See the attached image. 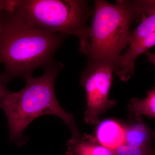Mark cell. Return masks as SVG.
I'll return each instance as SVG.
<instances>
[{"label": "cell", "mask_w": 155, "mask_h": 155, "mask_svg": "<svg viewBox=\"0 0 155 155\" xmlns=\"http://www.w3.org/2000/svg\"><path fill=\"white\" fill-rule=\"evenodd\" d=\"M66 36L31 25L15 0H9L0 25V82L25 80L38 68L51 66Z\"/></svg>", "instance_id": "6da1fadb"}, {"label": "cell", "mask_w": 155, "mask_h": 155, "mask_svg": "<svg viewBox=\"0 0 155 155\" xmlns=\"http://www.w3.org/2000/svg\"><path fill=\"white\" fill-rule=\"evenodd\" d=\"M63 67L61 63H55L44 69V74L40 77L26 78V84L22 89L11 92L0 103V108L8 119L10 141L18 147H22L27 141L23 135L26 127L34 120L44 115H54L62 119L69 127L72 138L81 135L73 114L64 110L56 98L55 80Z\"/></svg>", "instance_id": "7a4b0ae2"}, {"label": "cell", "mask_w": 155, "mask_h": 155, "mask_svg": "<svg viewBox=\"0 0 155 155\" xmlns=\"http://www.w3.org/2000/svg\"><path fill=\"white\" fill-rule=\"evenodd\" d=\"M137 16L133 1H117L112 4L95 1L94 17L90 26L88 61L116 66L123 50L130 44V26Z\"/></svg>", "instance_id": "3957f363"}, {"label": "cell", "mask_w": 155, "mask_h": 155, "mask_svg": "<svg viewBox=\"0 0 155 155\" xmlns=\"http://www.w3.org/2000/svg\"><path fill=\"white\" fill-rule=\"evenodd\" d=\"M27 22L35 27L65 36L74 35L80 42L81 52L88 47L92 11L83 0H15Z\"/></svg>", "instance_id": "277c9868"}, {"label": "cell", "mask_w": 155, "mask_h": 155, "mask_svg": "<svg viewBox=\"0 0 155 155\" xmlns=\"http://www.w3.org/2000/svg\"><path fill=\"white\" fill-rule=\"evenodd\" d=\"M115 69L116 66L112 64L88 61L81 77V84L86 91L84 120L87 124H97L100 116L116 104V101L109 97L112 74Z\"/></svg>", "instance_id": "5b68a950"}, {"label": "cell", "mask_w": 155, "mask_h": 155, "mask_svg": "<svg viewBox=\"0 0 155 155\" xmlns=\"http://www.w3.org/2000/svg\"><path fill=\"white\" fill-rule=\"evenodd\" d=\"M138 15H148L135 30L127 51L122 54L115 72L122 81H126L134 74V62L141 54L155 45V1H135Z\"/></svg>", "instance_id": "8992f818"}, {"label": "cell", "mask_w": 155, "mask_h": 155, "mask_svg": "<svg viewBox=\"0 0 155 155\" xmlns=\"http://www.w3.org/2000/svg\"><path fill=\"white\" fill-rule=\"evenodd\" d=\"M66 155H114L112 150L100 144L96 137L84 134L67 143Z\"/></svg>", "instance_id": "52a82bcc"}, {"label": "cell", "mask_w": 155, "mask_h": 155, "mask_svg": "<svg viewBox=\"0 0 155 155\" xmlns=\"http://www.w3.org/2000/svg\"><path fill=\"white\" fill-rule=\"evenodd\" d=\"M97 140L109 149H115L125 143V131L122 126L113 120H106L100 123L96 131Z\"/></svg>", "instance_id": "ba28073f"}, {"label": "cell", "mask_w": 155, "mask_h": 155, "mask_svg": "<svg viewBox=\"0 0 155 155\" xmlns=\"http://www.w3.org/2000/svg\"><path fill=\"white\" fill-rule=\"evenodd\" d=\"M124 126L125 131V143L127 145L141 148H152V130L142 122Z\"/></svg>", "instance_id": "9c48e42d"}, {"label": "cell", "mask_w": 155, "mask_h": 155, "mask_svg": "<svg viewBox=\"0 0 155 155\" xmlns=\"http://www.w3.org/2000/svg\"><path fill=\"white\" fill-rule=\"evenodd\" d=\"M127 108L137 121H142L143 116L155 118V87L147 93V96L143 99H131Z\"/></svg>", "instance_id": "30bf717a"}, {"label": "cell", "mask_w": 155, "mask_h": 155, "mask_svg": "<svg viewBox=\"0 0 155 155\" xmlns=\"http://www.w3.org/2000/svg\"><path fill=\"white\" fill-rule=\"evenodd\" d=\"M153 150L150 148L134 147L124 144L112 150L114 155H149Z\"/></svg>", "instance_id": "8fae6325"}, {"label": "cell", "mask_w": 155, "mask_h": 155, "mask_svg": "<svg viewBox=\"0 0 155 155\" xmlns=\"http://www.w3.org/2000/svg\"><path fill=\"white\" fill-rule=\"evenodd\" d=\"M11 92L8 89L6 85L0 82V103H2Z\"/></svg>", "instance_id": "7c38bea8"}, {"label": "cell", "mask_w": 155, "mask_h": 155, "mask_svg": "<svg viewBox=\"0 0 155 155\" xmlns=\"http://www.w3.org/2000/svg\"><path fill=\"white\" fill-rule=\"evenodd\" d=\"M147 57V61L152 63L155 66V54L147 51L144 53Z\"/></svg>", "instance_id": "4fadbf2b"}, {"label": "cell", "mask_w": 155, "mask_h": 155, "mask_svg": "<svg viewBox=\"0 0 155 155\" xmlns=\"http://www.w3.org/2000/svg\"><path fill=\"white\" fill-rule=\"evenodd\" d=\"M8 2V0H0V8L6 7Z\"/></svg>", "instance_id": "5bb4252c"}, {"label": "cell", "mask_w": 155, "mask_h": 155, "mask_svg": "<svg viewBox=\"0 0 155 155\" xmlns=\"http://www.w3.org/2000/svg\"><path fill=\"white\" fill-rule=\"evenodd\" d=\"M7 6L5 7H1L0 8V25H1V18H2V12L3 10H4V9H5L6 7H7Z\"/></svg>", "instance_id": "9a60e30c"}, {"label": "cell", "mask_w": 155, "mask_h": 155, "mask_svg": "<svg viewBox=\"0 0 155 155\" xmlns=\"http://www.w3.org/2000/svg\"><path fill=\"white\" fill-rule=\"evenodd\" d=\"M149 155H155V151L154 150H153L150 153V154Z\"/></svg>", "instance_id": "2e32d148"}, {"label": "cell", "mask_w": 155, "mask_h": 155, "mask_svg": "<svg viewBox=\"0 0 155 155\" xmlns=\"http://www.w3.org/2000/svg\"><path fill=\"white\" fill-rule=\"evenodd\" d=\"M152 135L153 136V137H154L155 138V131H153L152 130Z\"/></svg>", "instance_id": "e0dca14e"}]
</instances>
